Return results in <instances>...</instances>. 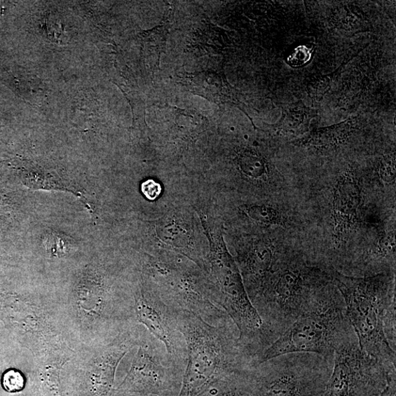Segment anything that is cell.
<instances>
[{
	"label": "cell",
	"instance_id": "6da1fadb",
	"mask_svg": "<svg viewBox=\"0 0 396 396\" xmlns=\"http://www.w3.org/2000/svg\"><path fill=\"white\" fill-rule=\"evenodd\" d=\"M177 319L186 347L178 396H201L230 376L257 367L231 320L212 325L189 311H179Z\"/></svg>",
	"mask_w": 396,
	"mask_h": 396
},
{
	"label": "cell",
	"instance_id": "7a4b0ae2",
	"mask_svg": "<svg viewBox=\"0 0 396 396\" xmlns=\"http://www.w3.org/2000/svg\"><path fill=\"white\" fill-rule=\"evenodd\" d=\"M332 283L341 294L361 350L390 373H396L395 352L385 334L388 314L395 310V273L346 275L329 268Z\"/></svg>",
	"mask_w": 396,
	"mask_h": 396
},
{
	"label": "cell",
	"instance_id": "3957f363",
	"mask_svg": "<svg viewBox=\"0 0 396 396\" xmlns=\"http://www.w3.org/2000/svg\"><path fill=\"white\" fill-rule=\"evenodd\" d=\"M331 282L329 268L290 252L251 303L275 341Z\"/></svg>",
	"mask_w": 396,
	"mask_h": 396
},
{
	"label": "cell",
	"instance_id": "277c9868",
	"mask_svg": "<svg viewBox=\"0 0 396 396\" xmlns=\"http://www.w3.org/2000/svg\"><path fill=\"white\" fill-rule=\"evenodd\" d=\"M354 331L343 297L331 282L308 308L254 359L255 365L295 353L315 354L334 361L338 346Z\"/></svg>",
	"mask_w": 396,
	"mask_h": 396
},
{
	"label": "cell",
	"instance_id": "5b68a950",
	"mask_svg": "<svg viewBox=\"0 0 396 396\" xmlns=\"http://www.w3.org/2000/svg\"><path fill=\"white\" fill-rule=\"evenodd\" d=\"M334 361L315 354H288L254 371L259 396H324Z\"/></svg>",
	"mask_w": 396,
	"mask_h": 396
},
{
	"label": "cell",
	"instance_id": "8992f818",
	"mask_svg": "<svg viewBox=\"0 0 396 396\" xmlns=\"http://www.w3.org/2000/svg\"><path fill=\"white\" fill-rule=\"evenodd\" d=\"M151 281L164 302L178 311H189L205 322L218 325L231 320L212 302L207 277L191 266L162 261L150 266Z\"/></svg>",
	"mask_w": 396,
	"mask_h": 396
},
{
	"label": "cell",
	"instance_id": "52a82bcc",
	"mask_svg": "<svg viewBox=\"0 0 396 396\" xmlns=\"http://www.w3.org/2000/svg\"><path fill=\"white\" fill-rule=\"evenodd\" d=\"M393 376L361 350L354 331L336 348L324 396H380Z\"/></svg>",
	"mask_w": 396,
	"mask_h": 396
},
{
	"label": "cell",
	"instance_id": "ba28073f",
	"mask_svg": "<svg viewBox=\"0 0 396 396\" xmlns=\"http://www.w3.org/2000/svg\"><path fill=\"white\" fill-rule=\"evenodd\" d=\"M184 372L165 345L146 329L123 384L132 390L161 396L176 388Z\"/></svg>",
	"mask_w": 396,
	"mask_h": 396
},
{
	"label": "cell",
	"instance_id": "9c48e42d",
	"mask_svg": "<svg viewBox=\"0 0 396 396\" xmlns=\"http://www.w3.org/2000/svg\"><path fill=\"white\" fill-rule=\"evenodd\" d=\"M134 299L137 322L165 345L168 353L185 370L186 347L179 330V311L164 302L151 282L142 285L135 292Z\"/></svg>",
	"mask_w": 396,
	"mask_h": 396
},
{
	"label": "cell",
	"instance_id": "30bf717a",
	"mask_svg": "<svg viewBox=\"0 0 396 396\" xmlns=\"http://www.w3.org/2000/svg\"><path fill=\"white\" fill-rule=\"evenodd\" d=\"M362 204V186L357 171L348 168L336 179L332 193L331 230L334 256L332 260L343 265L342 255L357 229Z\"/></svg>",
	"mask_w": 396,
	"mask_h": 396
},
{
	"label": "cell",
	"instance_id": "8fae6325",
	"mask_svg": "<svg viewBox=\"0 0 396 396\" xmlns=\"http://www.w3.org/2000/svg\"><path fill=\"white\" fill-rule=\"evenodd\" d=\"M238 165L247 179L258 183H267L272 179V171L264 158L250 149L243 150L238 156Z\"/></svg>",
	"mask_w": 396,
	"mask_h": 396
},
{
	"label": "cell",
	"instance_id": "7c38bea8",
	"mask_svg": "<svg viewBox=\"0 0 396 396\" xmlns=\"http://www.w3.org/2000/svg\"><path fill=\"white\" fill-rule=\"evenodd\" d=\"M353 130V125L348 123L316 130L308 137L304 144L320 149L336 148L351 135Z\"/></svg>",
	"mask_w": 396,
	"mask_h": 396
},
{
	"label": "cell",
	"instance_id": "4fadbf2b",
	"mask_svg": "<svg viewBox=\"0 0 396 396\" xmlns=\"http://www.w3.org/2000/svg\"><path fill=\"white\" fill-rule=\"evenodd\" d=\"M245 211L250 219L264 226L285 227L289 223L287 214L273 205H251Z\"/></svg>",
	"mask_w": 396,
	"mask_h": 396
},
{
	"label": "cell",
	"instance_id": "5bb4252c",
	"mask_svg": "<svg viewBox=\"0 0 396 396\" xmlns=\"http://www.w3.org/2000/svg\"><path fill=\"white\" fill-rule=\"evenodd\" d=\"M44 244L46 250L52 254L62 256L66 254L70 248V241L62 234L52 233L46 235Z\"/></svg>",
	"mask_w": 396,
	"mask_h": 396
},
{
	"label": "cell",
	"instance_id": "9a60e30c",
	"mask_svg": "<svg viewBox=\"0 0 396 396\" xmlns=\"http://www.w3.org/2000/svg\"><path fill=\"white\" fill-rule=\"evenodd\" d=\"M2 385L9 392L21 391L25 386V378L22 374L15 370L8 371L3 376Z\"/></svg>",
	"mask_w": 396,
	"mask_h": 396
},
{
	"label": "cell",
	"instance_id": "2e32d148",
	"mask_svg": "<svg viewBox=\"0 0 396 396\" xmlns=\"http://www.w3.org/2000/svg\"><path fill=\"white\" fill-rule=\"evenodd\" d=\"M395 156H389L383 161L379 168V177L385 184H390L395 179Z\"/></svg>",
	"mask_w": 396,
	"mask_h": 396
},
{
	"label": "cell",
	"instance_id": "e0dca14e",
	"mask_svg": "<svg viewBox=\"0 0 396 396\" xmlns=\"http://www.w3.org/2000/svg\"><path fill=\"white\" fill-rule=\"evenodd\" d=\"M142 190L147 198L153 200L160 196L162 188L160 184L153 180H149L142 184Z\"/></svg>",
	"mask_w": 396,
	"mask_h": 396
},
{
	"label": "cell",
	"instance_id": "ac0fdd59",
	"mask_svg": "<svg viewBox=\"0 0 396 396\" xmlns=\"http://www.w3.org/2000/svg\"><path fill=\"white\" fill-rule=\"evenodd\" d=\"M380 396H396V376L389 378L388 385Z\"/></svg>",
	"mask_w": 396,
	"mask_h": 396
}]
</instances>
